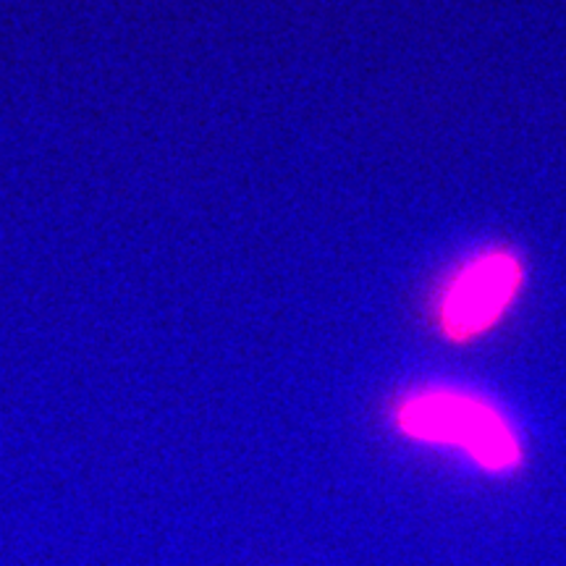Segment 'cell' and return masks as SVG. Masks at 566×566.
<instances>
[{
	"mask_svg": "<svg viewBox=\"0 0 566 566\" xmlns=\"http://www.w3.org/2000/svg\"><path fill=\"white\" fill-rule=\"evenodd\" d=\"M401 436L464 451L488 472H509L522 462L514 424L483 396L430 386L407 394L394 409Z\"/></svg>",
	"mask_w": 566,
	"mask_h": 566,
	"instance_id": "1",
	"label": "cell"
},
{
	"mask_svg": "<svg viewBox=\"0 0 566 566\" xmlns=\"http://www.w3.org/2000/svg\"><path fill=\"white\" fill-rule=\"evenodd\" d=\"M525 283V265L509 250H488L470 258L446 281L438 296V328L449 342H472L488 334Z\"/></svg>",
	"mask_w": 566,
	"mask_h": 566,
	"instance_id": "2",
	"label": "cell"
}]
</instances>
